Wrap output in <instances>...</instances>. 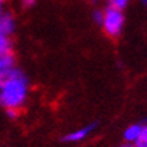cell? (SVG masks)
<instances>
[{"label": "cell", "mask_w": 147, "mask_h": 147, "mask_svg": "<svg viewBox=\"0 0 147 147\" xmlns=\"http://www.w3.org/2000/svg\"><path fill=\"white\" fill-rule=\"evenodd\" d=\"M27 96V78L19 71L0 89V105L7 109H18L26 100Z\"/></svg>", "instance_id": "6da1fadb"}, {"label": "cell", "mask_w": 147, "mask_h": 147, "mask_svg": "<svg viewBox=\"0 0 147 147\" xmlns=\"http://www.w3.org/2000/svg\"><path fill=\"white\" fill-rule=\"evenodd\" d=\"M102 26L109 36H117L120 34L123 24H124V15L121 9L109 5L102 15Z\"/></svg>", "instance_id": "7a4b0ae2"}, {"label": "cell", "mask_w": 147, "mask_h": 147, "mask_svg": "<svg viewBox=\"0 0 147 147\" xmlns=\"http://www.w3.org/2000/svg\"><path fill=\"white\" fill-rule=\"evenodd\" d=\"M94 127H96V124H90V125H88V127H85V128L74 131V132L63 136V142H78V140H82V139L86 138V136L93 131Z\"/></svg>", "instance_id": "3957f363"}, {"label": "cell", "mask_w": 147, "mask_h": 147, "mask_svg": "<svg viewBox=\"0 0 147 147\" xmlns=\"http://www.w3.org/2000/svg\"><path fill=\"white\" fill-rule=\"evenodd\" d=\"M1 32L5 34V35H8L11 32L13 31V28H15V22H13V19L11 15H1Z\"/></svg>", "instance_id": "277c9868"}, {"label": "cell", "mask_w": 147, "mask_h": 147, "mask_svg": "<svg viewBox=\"0 0 147 147\" xmlns=\"http://www.w3.org/2000/svg\"><path fill=\"white\" fill-rule=\"evenodd\" d=\"M140 131H142V125L140 124L131 125V127H128V128L125 129L124 139L127 140V142H135L136 138L139 136V134H140Z\"/></svg>", "instance_id": "5b68a950"}, {"label": "cell", "mask_w": 147, "mask_h": 147, "mask_svg": "<svg viewBox=\"0 0 147 147\" xmlns=\"http://www.w3.org/2000/svg\"><path fill=\"white\" fill-rule=\"evenodd\" d=\"M19 71L20 70H18L16 67H11V69H7V70L1 71V73H0V89L8 82L11 78H13V77L16 76Z\"/></svg>", "instance_id": "8992f818"}, {"label": "cell", "mask_w": 147, "mask_h": 147, "mask_svg": "<svg viewBox=\"0 0 147 147\" xmlns=\"http://www.w3.org/2000/svg\"><path fill=\"white\" fill-rule=\"evenodd\" d=\"M13 62H15V59H13V55L11 53L5 54L3 57H0V73L7 70V69L13 67Z\"/></svg>", "instance_id": "52a82bcc"}, {"label": "cell", "mask_w": 147, "mask_h": 147, "mask_svg": "<svg viewBox=\"0 0 147 147\" xmlns=\"http://www.w3.org/2000/svg\"><path fill=\"white\" fill-rule=\"evenodd\" d=\"M135 147H147V127H142V131L135 140Z\"/></svg>", "instance_id": "ba28073f"}, {"label": "cell", "mask_w": 147, "mask_h": 147, "mask_svg": "<svg viewBox=\"0 0 147 147\" xmlns=\"http://www.w3.org/2000/svg\"><path fill=\"white\" fill-rule=\"evenodd\" d=\"M109 1H111L112 7H116V8L121 9V8H124L125 7V4H127L128 0H109Z\"/></svg>", "instance_id": "9c48e42d"}, {"label": "cell", "mask_w": 147, "mask_h": 147, "mask_svg": "<svg viewBox=\"0 0 147 147\" xmlns=\"http://www.w3.org/2000/svg\"><path fill=\"white\" fill-rule=\"evenodd\" d=\"M102 15H104V12H101V11H96V12H94V20H96V22L97 23H100V24H101L102 23Z\"/></svg>", "instance_id": "30bf717a"}, {"label": "cell", "mask_w": 147, "mask_h": 147, "mask_svg": "<svg viewBox=\"0 0 147 147\" xmlns=\"http://www.w3.org/2000/svg\"><path fill=\"white\" fill-rule=\"evenodd\" d=\"M23 3V5H26V7H30V5H32L34 3H35V0H20Z\"/></svg>", "instance_id": "8fae6325"}, {"label": "cell", "mask_w": 147, "mask_h": 147, "mask_svg": "<svg viewBox=\"0 0 147 147\" xmlns=\"http://www.w3.org/2000/svg\"><path fill=\"white\" fill-rule=\"evenodd\" d=\"M0 20H1V8H0ZM0 32H1V22H0Z\"/></svg>", "instance_id": "7c38bea8"}, {"label": "cell", "mask_w": 147, "mask_h": 147, "mask_svg": "<svg viewBox=\"0 0 147 147\" xmlns=\"http://www.w3.org/2000/svg\"><path fill=\"white\" fill-rule=\"evenodd\" d=\"M142 3L143 4H147V0H142Z\"/></svg>", "instance_id": "4fadbf2b"}, {"label": "cell", "mask_w": 147, "mask_h": 147, "mask_svg": "<svg viewBox=\"0 0 147 147\" xmlns=\"http://www.w3.org/2000/svg\"><path fill=\"white\" fill-rule=\"evenodd\" d=\"M125 147H131V146H125Z\"/></svg>", "instance_id": "5bb4252c"}, {"label": "cell", "mask_w": 147, "mask_h": 147, "mask_svg": "<svg viewBox=\"0 0 147 147\" xmlns=\"http://www.w3.org/2000/svg\"><path fill=\"white\" fill-rule=\"evenodd\" d=\"M1 1H3V0H0V3H1Z\"/></svg>", "instance_id": "9a60e30c"}]
</instances>
